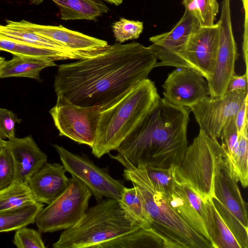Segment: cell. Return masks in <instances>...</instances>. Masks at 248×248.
Wrapping results in <instances>:
<instances>
[{
	"instance_id": "cell-1",
	"label": "cell",
	"mask_w": 248,
	"mask_h": 248,
	"mask_svg": "<svg viewBox=\"0 0 248 248\" xmlns=\"http://www.w3.org/2000/svg\"><path fill=\"white\" fill-rule=\"evenodd\" d=\"M157 58L150 46L136 42L108 45L90 57L59 65L54 87L81 107L108 108L156 67Z\"/></svg>"
},
{
	"instance_id": "cell-2",
	"label": "cell",
	"mask_w": 248,
	"mask_h": 248,
	"mask_svg": "<svg viewBox=\"0 0 248 248\" xmlns=\"http://www.w3.org/2000/svg\"><path fill=\"white\" fill-rule=\"evenodd\" d=\"M190 111L189 107L176 106L160 97L121 143L116 155L110 157L135 166H179L188 146Z\"/></svg>"
},
{
	"instance_id": "cell-3",
	"label": "cell",
	"mask_w": 248,
	"mask_h": 248,
	"mask_svg": "<svg viewBox=\"0 0 248 248\" xmlns=\"http://www.w3.org/2000/svg\"><path fill=\"white\" fill-rule=\"evenodd\" d=\"M160 97L148 78L138 82L108 108L101 111L92 153L100 158L117 150L142 119L158 103Z\"/></svg>"
},
{
	"instance_id": "cell-4",
	"label": "cell",
	"mask_w": 248,
	"mask_h": 248,
	"mask_svg": "<svg viewBox=\"0 0 248 248\" xmlns=\"http://www.w3.org/2000/svg\"><path fill=\"white\" fill-rule=\"evenodd\" d=\"M123 176L137 189L149 216L151 228L164 240L167 248H213L211 242L191 229L169 204L163 193L155 190L142 165L126 161Z\"/></svg>"
},
{
	"instance_id": "cell-5",
	"label": "cell",
	"mask_w": 248,
	"mask_h": 248,
	"mask_svg": "<svg viewBox=\"0 0 248 248\" xmlns=\"http://www.w3.org/2000/svg\"><path fill=\"white\" fill-rule=\"evenodd\" d=\"M141 227L126 218L118 200L107 198L88 208L81 219L64 230L53 248H97L99 245Z\"/></svg>"
},
{
	"instance_id": "cell-6",
	"label": "cell",
	"mask_w": 248,
	"mask_h": 248,
	"mask_svg": "<svg viewBox=\"0 0 248 248\" xmlns=\"http://www.w3.org/2000/svg\"><path fill=\"white\" fill-rule=\"evenodd\" d=\"M226 155L217 139L200 129L187 146L180 165L175 167V179L191 187L205 202L214 196L216 165L217 159Z\"/></svg>"
},
{
	"instance_id": "cell-7",
	"label": "cell",
	"mask_w": 248,
	"mask_h": 248,
	"mask_svg": "<svg viewBox=\"0 0 248 248\" xmlns=\"http://www.w3.org/2000/svg\"><path fill=\"white\" fill-rule=\"evenodd\" d=\"M92 195L83 182L72 176L65 190L36 215L38 230L52 232L73 227L85 214Z\"/></svg>"
},
{
	"instance_id": "cell-8",
	"label": "cell",
	"mask_w": 248,
	"mask_h": 248,
	"mask_svg": "<svg viewBox=\"0 0 248 248\" xmlns=\"http://www.w3.org/2000/svg\"><path fill=\"white\" fill-rule=\"evenodd\" d=\"M101 111L99 106H78L60 95L49 113L59 136L92 148L96 137Z\"/></svg>"
},
{
	"instance_id": "cell-9",
	"label": "cell",
	"mask_w": 248,
	"mask_h": 248,
	"mask_svg": "<svg viewBox=\"0 0 248 248\" xmlns=\"http://www.w3.org/2000/svg\"><path fill=\"white\" fill-rule=\"evenodd\" d=\"M53 146L66 171L83 182L97 202L103 197L119 200L125 187L122 181L112 177L107 168L97 166L88 156L73 153L57 144Z\"/></svg>"
},
{
	"instance_id": "cell-10",
	"label": "cell",
	"mask_w": 248,
	"mask_h": 248,
	"mask_svg": "<svg viewBox=\"0 0 248 248\" xmlns=\"http://www.w3.org/2000/svg\"><path fill=\"white\" fill-rule=\"evenodd\" d=\"M231 0H222L218 26V47L213 75L207 80L209 96L222 97L235 74V62L239 54L232 28Z\"/></svg>"
},
{
	"instance_id": "cell-11",
	"label": "cell",
	"mask_w": 248,
	"mask_h": 248,
	"mask_svg": "<svg viewBox=\"0 0 248 248\" xmlns=\"http://www.w3.org/2000/svg\"><path fill=\"white\" fill-rule=\"evenodd\" d=\"M248 95V90H240L226 93L222 97L208 96L189 108L200 129L217 139L226 123L236 115Z\"/></svg>"
},
{
	"instance_id": "cell-12",
	"label": "cell",
	"mask_w": 248,
	"mask_h": 248,
	"mask_svg": "<svg viewBox=\"0 0 248 248\" xmlns=\"http://www.w3.org/2000/svg\"><path fill=\"white\" fill-rule=\"evenodd\" d=\"M200 26L197 20L185 11L183 16L170 31L153 36L150 46L155 51L157 59L156 67L171 66L176 68L191 67L186 56L189 40Z\"/></svg>"
},
{
	"instance_id": "cell-13",
	"label": "cell",
	"mask_w": 248,
	"mask_h": 248,
	"mask_svg": "<svg viewBox=\"0 0 248 248\" xmlns=\"http://www.w3.org/2000/svg\"><path fill=\"white\" fill-rule=\"evenodd\" d=\"M6 22V26L26 30L63 45L69 49L78 60L93 56L108 45L105 40L68 29L62 25H43L25 20L20 21L7 20Z\"/></svg>"
},
{
	"instance_id": "cell-14",
	"label": "cell",
	"mask_w": 248,
	"mask_h": 248,
	"mask_svg": "<svg viewBox=\"0 0 248 248\" xmlns=\"http://www.w3.org/2000/svg\"><path fill=\"white\" fill-rule=\"evenodd\" d=\"M203 78L192 68H176L162 85L164 98L176 106L190 107L209 96L207 82Z\"/></svg>"
},
{
	"instance_id": "cell-15",
	"label": "cell",
	"mask_w": 248,
	"mask_h": 248,
	"mask_svg": "<svg viewBox=\"0 0 248 248\" xmlns=\"http://www.w3.org/2000/svg\"><path fill=\"white\" fill-rule=\"evenodd\" d=\"M163 194L183 220L195 232L212 243L207 227L205 204L197 192L186 184L175 179L173 192L170 195Z\"/></svg>"
},
{
	"instance_id": "cell-16",
	"label": "cell",
	"mask_w": 248,
	"mask_h": 248,
	"mask_svg": "<svg viewBox=\"0 0 248 248\" xmlns=\"http://www.w3.org/2000/svg\"><path fill=\"white\" fill-rule=\"evenodd\" d=\"M218 47V26H199L191 35L187 47L186 56L192 68L207 80L212 77Z\"/></svg>"
},
{
	"instance_id": "cell-17",
	"label": "cell",
	"mask_w": 248,
	"mask_h": 248,
	"mask_svg": "<svg viewBox=\"0 0 248 248\" xmlns=\"http://www.w3.org/2000/svg\"><path fill=\"white\" fill-rule=\"evenodd\" d=\"M14 167V181L28 185L31 177L47 163V156L38 147L31 135L5 140Z\"/></svg>"
},
{
	"instance_id": "cell-18",
	"label": "cell",
	"mask_w": 248,
	"mask_h": 248,
	"mask_svg": "<svg viewBox=\"0 0 248 248\" xmlns=\"http://www.w3.org/2000/svg\"><path fill=\"white\" fill-rule=\"evenodd\" d=\"M220 156L217 162L214 184V196L248 228L247 203L244 201L232 176L225 158Z\"/></svg>"
},
{
	"instance_id": "cell-19",
	"label": "cell",
	"mask_w": 248,
	"mask_h": 248,
	"mask_svg": "<svg viewBox=\"0 0 248 248\" xmlns=\"http://www.w3.org/2000/svg\"><path fill=\"white\" fill-rule=\"evenodd\" d=\"M235 116L226 123L219 138L232 176L243 187H246L248 185V142L244 139H238Z\"/></svg>"
},
{
	"instance_id": "cell-20",
	"label": "cell",
	"mask_w": 248,
	"mask_h": 248,
	"mask_svg": "<svg viewBox=\"0 0 248 248\" xmlns=\"http://www.w3.org/2000/svg\"><path fill=\"white\" fill-rule=\"evenodd\" d=\"M59 163H46L30 179L28 186L36 202L49 204L67 188L70 178Z\"/></svg>"
},
{
	"instance_id": "cell-21",
	"label": "cell",
	"mask_w": 248,
	"mask_h": 248,
	"mask_svg": "<svg viewBox=\"0 0 248 248\" xmlns=\"http://www.w3.org/2000/svg\"><path fill=\"white\" fill-rule=\"evenodd\" d=\"M55 61L32 57L14 55L5 60L0 68V78L26 77L40 80V73L45 68L56 66Z\"/></svg>"
},
{
	"instance_id": "cell-22",
	"label": "cell",
	"mask_w": 248,
	"mask_h": 248,
	"mask_svg": "<svg viewBox=\"0 0 248 248\" xmlns=\"http://www.w3.org/2000/svg\"><path fill=\"white\" fill-rule=\"evenodd\" d=\"M59 7L62 19L94 20L109 9L101 0H51Z\"/></svg>"
},
{
	"instance_id": "cell-23",
	"label": "cell",
	"mask_w": 248,
	"mask_h": 248,
	"mask_svg": "<svg viewBox=\"0 0 248 248\" xmlns=\"http://www.w3.org/2000/svg\"><path fill=\"white\" fill-rule=\"evenodd\" d=\"M163 248L167 246L162 237L152 228H140L137 231L108 241L97 248Z\"/></svg>"
},
{
	"instance_id": "cell-24",
	"label": "cell",
	"mask_w": 248,
	"mask_h": 248,
	"mask_svg": "<svg viewBox=\"0 0 248 248\" xmlns=\"http://www.w3.org/2000/svg\"><path fill=\"white\" fill-rule=\"evenodd\" d=\"M204 202L207 212V227L213 248H241L216 209L212 198Z\"/></svg>"
},
{
	"instance_id": "cell-25",
	"label": "cell",
	"mask_w": 248,
	"mask_h": 248,
	"mask_svg": "<svg viewBox=\"0 0 248 248\" xmlns=\"http://www.w3.org/2000/svg\"><path fill=\"white\" fill-rule=\"evenodd\" d=\"M0 34L14 38L36 47L65 54L70 56L72 60H78V57L63 45L26 30L0 25Z\"/></svg>"
},
{
	"instance_id": "cell-26",
	"label": "cell",
	"mask_w": 248,
	"mask_h": 248,
	"mask_svg": "<svg viewBox=\"0 0 248 248\" xmlns=\"http://www.w3.org/2000/svg\"><path fill=\"white\" fill-rule=\"evenodd\" d=\"M118 201L126 218L132 224L142 228L151 227L150 218L135 186L125 187Z\"/></svg>"
},
{
	"instance_id": "cell-27",
	"label": "cell",
	"mask_w": 248,
	"mask_h": 248,
	"mask_svg": "<svg viewBox=\"0 0 248 248\" xmlns=\"http://www.w3.org/2000/svg\"><path fill=\"white\" fill-rule=\"evenodd\" d=\"M43 203L32 204L0 213V232H7L35 223L38 213L44 208Z\"/></svg>"
},
{
	"instance_id": "cell-28",
	"label": "cell",
	"mask_w": 248,
	"mask_h": 248,
	"mask_svg": "<svg viewBox=\"0 0 248 248\" xmlns=\"http://www.w3.org/2000/svg\"><path fill=\"white\" fill-rule=\"evenodd\" d=\"M1 50L11 53L15 56L32 57L54 61L72 59L65 54L36 47L0 34V51Z\"/></svg>"
},
{
	"instance_id": "cell-29",
	"label": "cell",
	"mask_w": 248,
	"mask_h": 248,
	"mask_svg": "<svg viewBox=\"0 0 248 248\" xmlns=\"http://www.w3.org/2000/svg\"><path fill=\"white\" fill-rule=\"evenodd\" d=\"M28 185L13 181L0 190V213L37 202Z\"/></svg>"
},
{
	"instance_id": "cell-30",
	"label": "cell",
	"mask_w": 248,
	"mask_h": 248,
	"mask_svg": "<svg viewBox=\"0 0 248 248\" xmlns=\"http://www.w3.org/2000/svg\"><path fill=\"white\" fill-rule=\"evenodd\" d=\"M182 4L185 11L197 20L200 26L214 25L219 8L217 0H183Z\"/></svg>"
},
{
	"instance_id": "cell-31",
	"label": "cell",
	"mask_w": 248,
	"mask_h": 248,
	"mask_svg": "<svg viewBox=\"0 0 248 248\" xmlns=\"http://www.w3.org/2000/svg\"><path fill=\"white\" fill-rule=\"evenodd\" d=\"M143 166L156 190L166 195L173 192L175 183V166L168 168Z\"/></svg>"
},
{
	"instance_id": "cell-32",
	"label": "cell",
	"mask_w": 248,
	"mask_h": 248,
	"mask_svg": "<svg viewBox=\"0 0 248 248\" xmlns=\"http://www.w3.org/2000/svg\"><path fill=\"white\" fill-rule=\"evenodd\" d=\"M212 199L216 209L240 248H248V228H246L215 196Z\"/></svg>"
},
{
	"instance_id": "cell-33",
	"label": "cell",
	"mask_w": 248,
	"mask_h": 248,
	"mask_svg": "<svg viewBox=\"0 0 248 248\" xmlns=\"http://www.w3.org/2000/svg\"><path fill=\"white\" fill-rule=\"evenodd\" d=\"M112 31L116 41L122 43L129 40L138 39L142 32V22L121 18L112 24Z\"/></svg>"
},
{
	"instance_id": "cell-34",
	"label": "cell",
	"mask_w": 248,
	"mask_h": 248,
	"mask_svg": "<svg viewBox=\"0 0 248 248\" xmlns=\"http://www.w3.org/2000/svg\"><path fill=\"white\" fill-rule=\"evenodd\" d=\"M41 232L23 227L16 230L13 243L18 248H45Z\"/></svg>"
},
{
	"instance_id": "cell-35",
	"label": "cell",
	"mask_w": 248,
	"mask_h": 248,
	"mask_svg": "<svg viewBox=\"0 0 248 248\" xmlns=\"http://www.w3.org/2000/svg\"><path fill=\"white\" fill-rule=\"evenodd\" d=\"M14 167L10 151L5 146L0 149V190L14 181Z\"/></svg>"
},
{
	"instance_id": "cell-36",
	"label": "cell",
	"mask_w": 248,
	"mask_h": 248,
	"mask_svg": "<svg viewBox=\"0 0 248 248\" xmlns=\"http://www.w3.org/2000/svg\"><path fill=\"white\" fill-rule=\"evenodd\" d=\"M21 121L12 111L0 108V137L3 140L15 138L16 124Z\"/></svg>"
},
{
	"instance_id": "cell-37",
	"label": "cell",
	"mask_w": 248,
	"mask_h": 248,
	"mask_svg": "<svg viewBox=\"0 0 248 248\" xmlns=\"http://www.w3.org/2000/svg\"><path fill=\"white\" fill-rule=\"evenodd\" d=\"M248 95L245 97L235 116V124L238 133L248 129Z\"/></svg>"
},
{
	"instance_id": "cell-38",
	"label": "cell",
	"mask_w": 248,
	"mask_h": 248,
	"mask_svg": "<svg viewBox=\"0 0 248 248\" xmlns=\"http://www.w3.org/2000/svg\"><path fill=\"white\" fill-rule=\"evenodd\" d=\"M240 90H248V72L242 76L234 74L228 84L226 93Z\"/></svg>"
},
{
	"instance_id": "cell-39",
	"label": "cell",
	"mask_w": 248,
	"mask_h": 248,
	"mask_svg": "<svg viewBox=\"0 0 248 248\" xmlns=\"http://www.w3.org/2000/svg\"><path fill=\"white\" fill-rule=\"evenodd\" d=\"M244 8L245 13V31L244 34V42L243 45V54L245 62L246 63V70H248V37H247V27H248V0H242Z\"/></svg>"
},
{
	"instance_id": "cell-40",
	"label": "cell",
	"mask_w": 248,
	"mask_h": 248,
	"mask_svg": "<svg viewBox=\"0 0 248 248\" xmlns=\"http://www.w3.org/2000/svg\"><path fill=\"white\" fill-rule=\"evenodd\" d=\"M109 3L118 6L122 3L123 0H104Z\"/></svg>"
},
{
	"instance_id": "cell-41",
	"label": "cell",
	"mask_w": 248,
	"mask_h": 248,
	"mask_svg": "<svg viewBox=\"0 0 248 248\" xmlns=\"http://www.w3.org/2000/svg\"><path fill=\"white\" fill-rule=\"evenodd\" d=\"M44 0H31V2L32 4L37 5L40 4Z\"/></svg>"
},
{
	"instance_id": "cell-42",
	"label": "cell",
	"mask_w": 248,
	"mask_h": 248,
	"mask_svg": "<svg viewBox=\"0 0 248 248\" xmlns=\"http://www.w3.org/2000/svg\"><path fill=\"white\" fill-rule=\"evenodd\" d=\"M5 140L0 137V149L4 145Z\"/></svg>"
},
{
	"instance_id": "cell-43",
	"label": "cell",
	"mask_w": 248,
	"mask_h": 248,
	"mask_svg": "<svg viewBox=\"0 0 248 248\" xmlns=\"http://www.w3.org/2000/svg\"><path fill=\"white\" fill-rule=\"evenodd\" d=\"M5 58L0 56V68L1 67L2 63L5 61Z\"/></svg>"
}]
</instances>
